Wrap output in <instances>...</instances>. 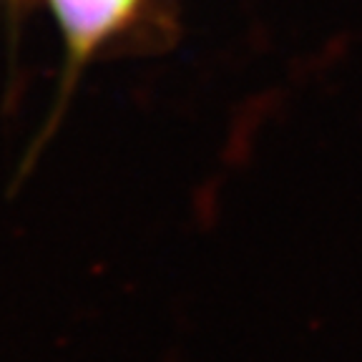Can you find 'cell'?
Instances as JSON below:
<instances>
[{"label": "cell", "instance_id": "cell-1", "mask_svg": "<svg viewBox=\"0 0 362 362\" xmlns=\"http://www.w3.org/2000/svg\"><path fill=\"white\" fill-rule=\"evenodd\" d=\"M56 13L68 48L78 58L119 33L141 0H48Z\"/></svg>", "mask_w": 362, "mask_h": 362}]
</instances>
